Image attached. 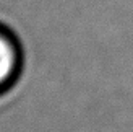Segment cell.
<instances>
[{
	"label": "cell",
	"mask_w": 133,
	"mask_h": 132,
	"mask_svg": "<svg viewBox=\"0 0 133 132\" xmlns=\"http://www.w3.org/2000/svg\"><path fill=\"white\" fill-rule=\"evenodd\" d=\"M19 67V51L8 33L0 28V91L6 88L16 77Z\"/></svg>",
	"instance_id": "1"
}]
</instances>
